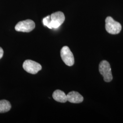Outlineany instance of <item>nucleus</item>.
Here are the masks:
<instances>
[{"label": "nucleus", "instance_id": "1", "mask_svg": "<svg viewBox=\"0 0 123 123\" xmlns=\"http://www.w3.org/2000/svg\"><path fill=\"white\" fill-rule=\"evenodd\" d=\"M105 29L107 31L111 34H117L122 29L121 24L115 21L111 17H108L105 19Z\"/></svg>", "mask_w": 123, "mask_h": 123}, {"label": "nucleus", "instance_id": "2", "mask_svg": "<svg viewBox=\"0 0 123 123\" xmlns=\"http://www.w3.org/2000/svg\"><path fill=\"white\" fill-rule=\"evenodd\" d=\"M99 73L104 77L106 82H110L113 79L111 68L109 62L106 60H103L99 64Z\"/></svg>", "mask_w": 123, "mask_h": 123}, {"label": "nucleus", "instance_id": "3", "mask_svg": "<svg viewBox=\"0 0 123 123\" xmlns=\"http://www.w3.org/2000/svg\"><path fill=\"white\" fill-rule=\"evenodd\" d=\"M35 27V24L30 19L21 21L15 26V30L18 31L29 32L32 31Z\"/></svg>", "mask_w": 123, "mask_h": 123}, {"label": "nucleus", "instance_id": "4", "mask_svg": "<svg viewBox=\"0 0 123 123\" xmlns=\"http://www.w3.org/2000/svg\"><path fill=\"white\" fill-rule=\"evenodd\" d=\"M61 57L63 62L67 65L73 66L74 63V58L72 52L68 46L62 47L60 52Z\"/></svg>", "mask_w": 123, "mask_h": 123}, {"label": "nucleus", "instance_id": "5", "mask_svg": "<svg viewBox=\"0 0 123 123\" xmlns=\"http://www.w3.org/2000/svg\"><path fill=\"white\" fill-rule=\"evenodd\" d=\"M23 68L27 73L35 74L42 69L39 63L31 60H26L23 63Z\"/></svg>", "mask_w": 123, "mask_h": 123}, {"label": "nucleus", "instance_id": "6", "mask_svg": "<svg viewBox=\"0 0 123 123\" xmlns=\"http://www.w3.org/2000/svg\"><path fill=\"white\" fill-rule=\"evenodd\" d=\"M50 16L51 18V29L58 28L64 22L65 19L64 14L61 12L53 13Z\"/></svg>", "mask_w": 123, "mask_h": 123}, {"label": "nucleus", "instance_id": "7", "mask_svg": "<svg viewBox=\"0 0 123 123\" xmlns=\"http://www.w3.org/2000/svg\"><path fill=\"white\" fill-rule=\"evenodd\" d=\"M67 101L71 103L79 104L82 102L84 100L83 97L78 92L72 91L67 95Z\"/></svg>", "mask_w": 123, "mask_h": 123}, {"label": "nucleus", "instance_id": "8", "mask_svg": "<svg viewBox=\"0 0 123 123\" xmlns=\"http://www.w3.org/2000/svg\"><path fill=\"white\" fill-rule=\"evenodd\" d=\"M53 98L55 100L60 103H65L67 101V95L64 92L60 90H55L53 94Z\"/></svg>", "mask_w": 123, "mask_h": 123}, {"label": "nucleus", "instance_id": "9", "mask_svg": "<svg viewBox=\"0 0 123 123\" xmlns=\"http://www.w3.org/2000/svg\"><path fill=\"white\" fill-rule=\"evenodd\" d=\"M12 107L9 101L6 100H0V113H4L9 111Z\"/></svg>", "mask_w": 123, "mask_h": 123}, {"label": "nucleus", "instance_id": "10", "mask_svg": "<svg viewBox=\"0 0 123 123\" xmlns=\"http://www.w3.org/2000/svg\"><path fill=\"white\" fill-rule=\"evenodd\" d=\"M51 21V16L49 15L43 18V22L45 26H47L48 28L51 29V27H50Z\"/></svg>", "mask_w": 123, "mask_h": 123}, {"label": "nucleus", "instance_id": "11", "mask_svg": "<svg viewBox=\"0 0 123 123\" xmlns=\"http://www.w3.org/2000/svg\"><path fill=\"white\" fill-rule=\"evenodd\" d=\"M3 53H4V51L0 47V59L3 56Z\"/></svg>", "mask_w": 123, "mask_h": 123}]
</instances>
